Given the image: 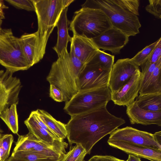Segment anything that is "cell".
Segmentation results:
<instances>
[{
	"mask_svg": "<svg viewBox=\"0 0 161 161\" xmlns=\"http://www.w3.org/2000/svg\"><path fill=\"white\" fill-rule=\"evenodd\" d=\"M125 123L106 106L71 117L66 124L67 137L70 145H80L90 154L97 142Z\"/></svg>",
	"mask_w": 161,
	"mask_h": 161,
	"instance_id": "cell-1",
	"label": "cell"
},
{
	"mask_svg": "<svg viewBox=\"0 0 161 161\" xmlns=\"http://www.w3.org/2000/svg\"><path fill=\"white\" fill-rule=\"evenodd\" d=\"M33 0L37 19V55L40 61L45 53L48 39L62 11L74 0Z\"/></svg>",
	"mask_w": 161,
	"mask_h": 161,
	"instance_id": "cell-2",
	"label": "cell"
},
{
	"mask_svg": "<svg viewBox=\"0 0 161 161\" xmlns=\"http://www.w3.org/2000/svg\"><path fill=\"white\" fill-rule=\"evenodd\" d=\"M80 74L71 64L67 49L53 63L47 80L61 90L66 102L79 92L77 83Z\"/></svg>",
	"mask_w": 161,
	"mask_h": 161,
	"instance_id": "cell-3",
	"label": "cell"
},
{
	"mask_svg": "<svg viewBox=\"0 0 161 161\" xmlns=\"http://www.w3.org/2000/svg\"><path fill=\"white\" fill-rule=\"evenodd\" d=\"M81 8H100L108 18L112 27L128 36L139 33L141 25L138 17L122 8L114 0H87Z\"/></svg>",
	"mask_w": 161,
	"mask_h": 161,
	"instance_id": "cell-4",
	"label": "cell"
},
{
	"mask_svg": "<svg viewBox=\"0 0 161 161\" xmlns=\"http://www.w3.org/2000/svg\"><path fill=\"white\" fill-rule=\"evenodd\" d=\"M112 27L108 18L101 9L81 8L75 12L69 29L73 35L92 39Z\"/></svg>",
	"mask_w": 161,
	"mask_h": 161,
	"instance_id": "cell-5",
	"label": "cell"
},
{
	"mask_svg": "<svg viewBox=\"0 0 161 161\" xmlns=\"http://www.w3.org/2000/svg\"><path fill=\"white\" fill-rule=\"evenodd\" d=\"M111 100L109 86L78 92L65 102L64 109L72 117L107 106Z\"/></svg>",
	"mask_w": 161,
	"mask_h": 161,
	"instance_id": "cell-6",
	"label": "cell"
},
{
	"mask_svg": "<svg viewBox=\"0 0 161 161\" xmlns=\"http://www.w3.org/2000/svg\"><path fill=\"white\" fill-rule=\"evenodd\" d=\"M0 64L13 73L31 67L23 53L19 38L11 29H2L0 33Z\"/></svg>",
	"mask_w": 161,
	"mask_h": 161,
	"instance_id": "cell-7",
	"label": "cell"
},
{
	"mask_svg": "<svg viewBox=\"0 0 161 161\" xmlns=\"http://www.w3.org/2000/svg\"><path fill=\"white\" fill-rule=\"evenodd\" d=\"M13 73L8 69L0 70V115L12 105L18 103L22 86L19 79L14 76Z\"/></svg>",
	"mask_w": 161,
	"mask_h": 161,
	"instance_id": "cell-8",
	"label": "cell"
},
{
	"mask_svg": "<svg viewBox=\"0 0 161 161\" xmlns=\"http://www.w3.org/2000/svg\"><path fill=\"white\" fill-rule=\"evenodd\" d=\"M111 72L97 64H87L77 79L79 92L108 86Z\"/></svg>",
	"mask_w": 161,
	"mask_h": 161,
	"instance_id": "cell-9",
	"label": "cell"
},
{
	"mask_svg": "<svg viewBox=\"0 0 161 161\" xmlns=\"http://www.w3.org/2000/svg\"><path fill=\"white\" fill-rule=\"evenodd\" d=\"M108 140L125 141L161 150V145L155 141L153 134L130 126L116 129Z\"/></svg>",
	"mask_w": 161,
	"mask_h": 161,
	"instance_id": "cell-10",
	"label": "cell"
},
{
	"mask_svg": "<svg viewBox=\"0 0 161 161\" xmlns=\"http://www.w3.org/2000/svg\"><path fill=\"white\" fill-rule=\"evenodd\" d=\"M139 69L130 58L118 59L114 64L110 76L108 86L111 92L121 87Z\"/></svg>",
	"mask_w": 161,
	"mask_h": 161,
	"instance_id": "cell-11",
	"label": "cell"
},
{
	"mask_svg": "<svg viewBox=\"0 0 161 161\" xmlns=\"http://www.w3.org/2000/svg\"><path fill=\"white\" fill-rule=\"evenodd\" d=\"M29 132L41 142L63 156L66 153L68 144L64 140L57 139L41 126L37 122L33 111L24 121Z\"/></svg>",
	"mask_w": 161,
	"mask_h": 161,
	"instance_id": "cell-12",
	"label": "cell"
},
{
	"mask_svg": "<svg viewBox=\"0 0 161 161\" xmlns=\"http://www.w3.org/2000/svg\"><path fill=\"white\" fill-rule=\"evenodd\" d=\"M92 40L98 49L118 54L128 42L129 36L112 27Z\"/></svg>",
	"mask_w": 161,
	"mask_h": 161,
	"instance_id": "cell-13",
	"label": "cell"
},
{
	"mask_svg": "<svg viewBox=\"0 0 161 161\" xmlns=\"http://www.w3.org/2000/svg\"><path fill=\"white\" fill-rule=\"evenodd\" d=\"M141 73L139 70L125 85L118 90L111 92V100L114 104L127 106L138 96L141 81Z\"/></svg>",
	"mask_w": 161,
	"mask_h": 161,
	"instance_id": "cell-14",
	"label": "cell"
},
{
	"mask_svg": "<svg viewBox=\"0 0 161 161\" xmlns=\"http://www.w3.org/2000/svg\"><path fill=\"white\" fill-rule=\"evenodd\" d=\"M111 147L129 154L146 158L151 161H161V150L149 147L119 141L108 140Z\"/></svg>",
	"mask_w": 161,
	"mask_h": 161,
	"instance_id": "cell-15",
	"label": "cell"
},
{
	"mask_svg": "<svg viewBox=\"0 0 161 161\" xmlns=\"http://www.w3.org/2000/svg\"><path fill=\"white\" fill-rule=\"evenodd\" d=\"M126 113L131 124L161 126V112L150 111L140 108L135 101L126 106Z\"/></svg>",
	"mask_w": 161,
	"mask_h": 161,
	"instance_id": "cell-16",
	"label": "cell"
},
{
	"mask_svg": "<svg viewBox=\"0 0 161 161\" xmlns=\"http://www.w3.org/2000/svg\"><path fill=\"white\" fill-rule=\"evenodd\" d=\"M70 46L75 56L86 64L90 62L98 50L92 39L81 36L73 35Z\"/></svg>",
	"mask_w": 161,
	"mask_h": 161,
	"instance_id": "cell-17",
	"label": "cell"
},
{
	"mask_svg": "<svg viewBox=\"0 0 161 161\" xmlns=\"http://www.w3.org/2000/svg\"><path fill=\"white\" fill-rule=\"evenodd\" d=\"M68 8L64 9L62 11L57 22L56 26L58 29V37L56 44L53 47L59 56L62 52L67 49V45L72 40L69 34V21L67 17Z\"/></svg>",
	"mask_w": 161,
	"mask_h": 161,
	"instance_id": "cell-18",
	"label": "cell"
},
{
	"mask_svg": "<svg viewBox=\"0 0 161 161\" xmlns=\"http://www.w3.org/2000/svg\"><path fill=\"white\" fill-rule=\"evenodd\" d=\"M37 33H25L19 38L24 55L31 67L39 62L37 55Z\"/></svg>",
	"mask_w": 161,
	"mask_h": 161,
	"instance_id": "cell-19",
	"label": "cell"
},
{
	"mask_svg": "<svg viewBox=\"0 0 161 161\" xmlns=\"http://www.w3.org/2000/svg\"><path fill=\"white\" fill-rule=\"evenodd\" d=\"M36 110L43 122L60 139L64 140L67 137L66 124L57 120L43 110Z\"/></svg>",
	"mask_w": 161,
	"mask_h": 161,
	"instance_id": "cell-20",
	"label": "cell"
},
{
	"mask_svg": "<svg viewBox=\"0 0 161 161\" xmlns=\"http://www.w3.org/2000/svg\"><path fill=\"white\" fill-rule=\"evenodd\" d=\"M140 95L161 93V58L146 85L139 92Z\"/></svg>",
	"mask_w": 161,
	"mask_h": 161,
	"instance_id": "cell-21",
	"label": "cell"
},
{
	"mask_svg": "<svg viewBox=\"0 0 161 161\" xmlns=\"http://www.w3.org/2000/svg\"><path fill=\"white\" fill-rule=\"evenodd\" d=\"M135 101L142 109L150 111L161 112V93L139 94Z\"/></svg>",
	"mask_w": 161,
	"mask_h": 161,
	"instance_id": "cell-22",
	"label": "cell"
},
{
	"mask_svg": "<svg viewBox=\"0 0 161 161\" xmlns=\"http://www.w3.org/2000/svg\"><path fill=\"white\" fill-rule=\"evenodd\" d=\"M17 105H12L0 115V118L4 122L9 129L14 134L18 131V119Z\"/></svg>",
	"mask_w": 161,
	"mask_h": 161,
	"instance_id": "cell-23",
	"label": "cell"
},
{
	"mask_svg": "<svg viewBox=\"0 0 161 161\" xmlns=\"http://www.w3.org/2000/svg\"><path fill=\"white\" fill-rule=\"evenodd\" d=\"M114 56L98 49L88 64H98L107 71H111L114 62Z\"/></svg>",
	"mask_w": 161,
	"mask_h": 161,
	"instance_id": "cell-24",
	"label": "cell"
},
{
	"mask_svg": "<svg viewBox=\"0 0 161 161\" xmlns=\"http://www.w3.org/2000/svg\"><path fill=\"white\" fill-rule=\"evenodd\" d=\"M18 136L17 141L12 153L31 151L37 142L39 141L29 132L25 135Z\"/></svg>",
	"mask_w": 161,
	"mask_h": 161,
	"instance_id": "cell-25",
	"label": "cell"
},
{
	"mask_svg": "<svg viewBox=\"0 0 161 161\" xmlns=\"http://www.w3.org/2000/svg\"><path fill=\"white\" fill-rule=\"evenodd\" d=\"M27 161H59L56 158L46 156L30 151H21L12 153L11 155Z\"/></svg>",
	"mask_w": 161,
	"mask_h": 161,
	"instance_id": "cell-26",
	"label": "cell"
},
{
	"mask_svg": "<svg viewBox=\"0 0 161 161\" xmlns=\"http://www.w3.org/2000/svg\"><path fill=\"white\" fill-rule=\"evenodd\" d=\"M86 154L85 150L80 145L76 144L64 154L59 161H85L84 158Z\"/></svg>",
	"mask_w": 161,
	"mask_h": 161,
	"instance_id": "cell-27",
	"label": "cell"
},
{
	"mask_svg": "<svg viewBox=\"0 0 161 161\" xmlns=\"http://www.w3.org/2000/svg\"><path fill=\"white\" fill-rule=\"evenodd\" d=\"M158 41V39L145 47L130 58L131 60L137 66H141L148 60Z\"/></svg>",
	"mask_w": 161,
	"mask_h": 161,
	"instance_id": "cell-28",
	"label": "cell"
},
{
	"mask_svg": "<svg viewBox=\"0 0 161 161\" xmlns=\"http://www.w3.org/2000/svg\"><path fill=\"white\" fill-rule=\"evenodd\" d=\"M158 61L154 63H151L147 60L140 66L142 69V72L140 90L143 88L150 78L158 64Z\"/></svg>",
	"mask_w": 161,
	"mask_h": 161,
	"instance_id": "cell-29",
	"label": "cell"
},
{
	"mask_svg": "<svg viewBox=\"0 0 161 161\" xmlns=\"http://www.w3.org/2000/svg\"><path fill=\"white\" fill-rule=\"evenodd\" d=\"M114 2L125 10L136 16L139 15V0H114Z\"/></svg>",
	"mask_w": 161,
	"mask_h": 161,
	"instance_id": "cell-30",
	"label": "cell"
},
{
	"mask_svg": "<svg viewBox=\"0 0 161 161\" xmlns=\"http://www.w3.org/2000/svg\"><path fill=\"white\" fill-rule=\"evenodd\" d=\"M5 1L16 8L28 11H35L33 0H5Z\"/></svg>",
	"mask_w": 161,
	"mask_h": 161,
	"instance_id": "cell-31",
	"label": "cell"
},
{
	"mask_svg": "<svg viewBox=\"0 0 161 161\" xmlns=\"http://www.w3.org/2000/svg\"><path fill=\"white\" fill-rule=\"evenodd\" d=\"M149 3L145 7L146 10L155 17L161 18V0H149Z\"/></svg>",
	"mask_w": 161,
	"mask_h": 161,
	"instance_id": "cell-32",
	"label": "cell"
},
{
	"mask_svg": "<svg viewBox=\"0 0 161 161\" xmlns=\"http://www.w3.org/2000/svg\"><path fill=\"white\" fill-rule=\"evenodd\" d=\"M14 141V137L12 134L3 135L0 139V146L9 156L12 145Z\"/></svg>",
	"mask_w": 161,
	"mask_h": 161,
	"instance_id": "cell-33",
	"label": "cell"
},
{
	"mask_svg": "<svg viewBox=\"0 0 161 161\" xmlns=\"http://www.w3.org/2000/svg\"><path fill=\"white\" fill-rule=\"evenodd\" d=\"M161 58V38L160 37L147 60L151 63H154L157 62Z\"/></svg>",
	"mask_w": 161,
	"mask_h": 161,
	"instance_id": "cell-34",
	"label": "cell"
},
{
	"mask_svg": "<svg viewBox=\"0 0 161 161\" xmlns=\"http://www.w3.org/2000/svg\"><path fill=\"white\" fill-rule=\"evenodd\" d=\"M49 96L57 102L64 101L63 95L61 90L53 85H50Z\"/></svg>",
	"mask_w": 161,
	"mask_h": 161,
	"instance_id": "cell-35",
	"label": "cell"
},
{
	"mask_svg": "<svg viewBox=\"0 0 161 161\" xmlns=\"http://www.w3.org/2000/svg\"><path fill=\"white\" fill-rule=\"evenodd\" d=\"M88 161H126L110 155H95L92 156Z\"/></svg>",
	"mask_w": 161,
	"mask_h": 161,
	"instance_id": "cell-36",
	"label": "cell"
},
{
	"mask_svg": "<svg viewBox=\"0 0 161 161\" xmlns=\"http://www.w3.org/2000/svg\"><path fill=\"white\" fill-rule=\"evenodd\" d=\"M9 156L3 148L0 146V161H6Z\"/></svg>",
	"mask_w": 161,
	"mask_h": 161,
	"instance_id": "cell-37",
	"label": "cell"
},
{
	"mask_svg": "<svg viewBox=\"0 0 161 161\" xmlns=\"http://www.w3.org/2000/svg\"><path fill=\"white\" fill-rule=\"evenodd\" d=\"M153 135L156 142L161 145V131H160L156 132Z\"/></svg>",
	"mask_w": 161,
	"mask_h": 161,
	"instance_id": "cell-38",
	"label": "cell"
},
{
	"mask_svg": "<svg viewBox=\"0 0 161 161\" xmlns=\"http://www.w3.org/2000/svg\"><path fill=\"white\" fill-rule=\"evenodd\" d=\"M126 161H142L140 158L134 155L129 154L128 158Z\"/></svg>",
	"mask_w": 161,
	"mask_h": 161,
	"instance_id": "cell-39",
	"label": "cell"
},
{
	"mask_svg": "<svg viewBox=\"0 0 161 161\" xmlns=\"http://www.w3.org/2000/svg\"><path fill=\"white\" fill-rule=\"evenodd\" d=\"M3 10V9L0 8V29H2L1 26L3 19L5 18Z\"/></svg>",
	"mask_w": 161,
	"mask_h": 161,
	"instance_id": "cell-40",
	"label": "cell"
},
{
	"mask_svg": "<svg viewBox=\"0 0 161 161\" xmlns=\"http://www.w3.org/2000/svg\"><path fill=\"white\" fill-rule=\"evenodd\" d=\"M6 161H27L19 158H15L11 156Z\"/></svg>",
	"mask_w": 161,
	"mask_h": 161,
	"instance_id": "cell-41",
	"label": "cell"
},
{
	"mask_svg": "<svg viewBox=\"0 0 161 161\" xmlns=\"http://www.w3.org/2000/svg\"><path fill=\"white\" fill-rule=\"evenodd\" d=\"M3 135H2L0 133V139L1 138Z\"/></svg>",
	"mask_w": 161,
	"mask_h": 161,
	"instance_id": "cell-42",
	"label": "cell"
},
{
	"mask_svg": "<svg viewBox=\"0 0 161 161\" xmlns=\"http://www.w3.org/2000/svg\"><path fill=\"white\" fill-rule=\"evenodd\" d=\"M2 29H0V32H1V31Z\"/></svg>",
	"mask_w": 161,
	"mask_h": 161,
	"instance_id": "cell-43",
	"label": "cell"
}]
</instances>
